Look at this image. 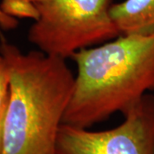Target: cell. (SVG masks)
<instances>
[{
	"label": "cell",
	"mask_w": 154,
	"mask_h": 154,
	"mask_svg": "<svg viewBox=\"0 0 154 154\" xmlns=\"http://www.w3.org/2000/svg\"><path fill=\"white\" fill-rule=\"evenodd\" d=\"M0 54L10 75L3 154H56L58 131L71 99L75 75L66 60L23 52L5 38Z\"/></svg>",
	"instance_id": "obj_1"
},
{
	"label": "cell",
	"mask_w": 154,
	"mask_h": 154,
	"mask_svg": "<svg viewBox=\"0 0 154 154\" xmlns=\"http://www.w3.org/2000/svg\"><path fill=\"white\" fill-rule=\"evenodd\" d=\"M72 58L77 74L63 123L88 128L154 91V33L121 34Z\"/></svg>",
	"instance_id": "obj_2"
},
{
	"label": "cell",
	"mask_w": 154,
	"mask_h": 154,
	"mask_svg": "<svg viewBox=\"0 0 154 154\" xmlns=\"http://www.w3.org/2000/svg\"><path fill=\"white\" fill-rule=\"evenodd\" d=\"M36 5L39 17L28 38L46 55L66 60L121 35L110 15V0H45Z\"/></svg>",
	"instance_id": "obj_3"
},
{
	"label": "cell",
	"mask_w": 154,
	"mask_h": 154,
	"mask_svg": "<svg viewBox=\"0 0 154 154\" xmlns=\"http://www.w3.org/2000/svg\"><path fill=\"white\" fill-rule=\"evenodd\" d=\"M123 116L120 125L102 131L63 123L56 154H154V95L146 94Z\"/></svg>",
	"instance_id": "obj_4"
},
{
	"label": "cell",
	"mask_w": 154,
	"mask_h": 154,
	"mask_svg": "<svg viewBox=\"0 0 154 154\" xmlns=\"http://www.w3.org/2000/svg\"><path fill=\"white\" fill-rule=\"evenodd\" d=\"M110 15L121 34L154 33V0H124L111 5Z\"/></svg>",
	"instance_id": "obj_5"
},
{
	"label": "cell",
	"mask_w": 154,
	"mask_h": 154,
	"mask_svg": "<svg viewBox=\"0 0 154 154\" xmlns=\"http://www.w3.org/2000/svg\"><path fill=\"white\" fill-rule=\"evenodd\" d=\"M1 10L6 15L14 18H26L36 21L39 17L38 7L30 0H3Z\"/></svg>",
	"instance_id": "obj_6"
},
{
	"label": "cell",
	"mask_w": 154,
	"mask_h": 154,
	"mask_svg": "<svg viewBox=\"0 0 154 154\" xmlns=\"http://www.w3.org/2000/svg\"><path fill=\"white\" fill-rule=\"evenodd\" d=\"M10 98V75L5 58L0 54V117L5 116Z\"/></svg>",
	"instance_id": "obj_7"
},
{
	"label": "cell",
	"mask_w": 154,
	"mask_h": 154,
	"mask_svg": "<svg viewBox=\"0 0 154 154\" xmlns=\"http://www.w3.org/2000/svg\"><path fill=\"white\" fill-rule=\"evenodd\" d=\"M18 21L17 19L6 15L0 8V37L2 36L1 30H11L17 28ZM2 38V37H1Z\"/></svg>",
	"instance_id": "obj_8"
},
{
	"label": "cell",
	"mask_w": 154,
	"mask_h": 154,
	"mask_svg": "<svg viewBox=\"0 0 154 154\" xmlns=\"http://www.w3.org/2000/svg\"><path fill=\"white\" fill-rule=\"evenodd\" d=\"M5 117H0V154H3V140H4V124Z\"/></svg>",
	"instance_id": "obj_9"
},
{
	"label": "cell",
	"mask_w": 154,
	"mask_h": 154,
	"mask_svg": "<svg viewBox=\"0 0 154 154\" xmlns=\"http://www.w3.org/2000/svg\"><path fill=\"white\" fill-rule=\"evenodd\" d=\"M30 1H32V2L35 3V4H39V3L44 2V1H45V0H30Z\"/></svg>",
	"instance_id": "obj_10"
}]
</instances>
